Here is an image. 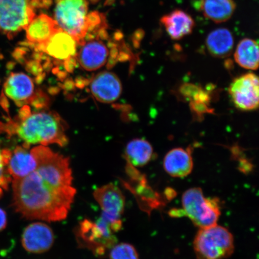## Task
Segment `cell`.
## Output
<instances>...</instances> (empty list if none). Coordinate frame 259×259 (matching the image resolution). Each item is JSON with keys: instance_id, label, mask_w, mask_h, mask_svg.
Segmentation results:
<instances>
[{"instance_id": "d6986e66", "label": "cell", "mask_w": 259, "mask_h": 259, "mask_svg": "<svg viewBox=\"0 0 259 259\" xmlns=\"http://www.w3.org/2000/svg\"><path fill=\"white\" fill-rule=\"evenodd\" d=\"M198 6L204 16L215 23L229 20L236 10L234 0H199Z\"/></svg>"}, {"instance_id": "8fae6325", "label": "cell", "mask_w": 259, "mask_h": 259, "mask_svg": "<svg viewBox=\"0 0 259 259\" xmlns=\"http://www.w3.org/2000/svg\"><path fill=\"white\" fill-rule=\"evenodd\" d=\"M54 235L50 226L41 222L28 225L22 236V244L31 253L40 254L50 250L54 244Z\"/></svg>"}, {"instance_id": "8992f818", "label": "cell", "mask_w": 259, "mask_h": 259, "mask_svg": "<svg viewBox=\"0 0 259 259\" xmlns=\"http://www.w3.org/2000/svg\"><path fill=\"white\" fill-rule=\"evenodd\" d=\"M88 0H56L54 20L61 30L82 43L88 31Z\"/></svg>"}, {"instance_id": "5b68a950", "label": "cell", "mask_w": 259, "mask_h": 259, "mask_svg": "<svg viewBox=\"0 0 259 259\" xmlns=\"http://www.w3.org/2000/svg\"><path fill=\"white\" fill-rule=\"evenodd\" d=\"M218 198H207L199 187L188 189L182 196L184 214L199 229L218 224L221 215V206Z\"/></svg>"}, {"instance_id": "ac0fdd59", "label": "cell", "mask_w": 259, "mask_h": 259, "mask_svg": "<svg viewBox=\"0 0 259 259\" xmlns=\"http://www.w3.org/2000/svg\"><path fill=\"white\" fill-rule=\"evenodd\" d=\"M7 166L8 173L14 180L20 179L35 169L37 162L27 148L18 147L11 153Z\"/></svg>"}, {"instance_id": "ba28073f", "label": "cell", "mask_w": 259, "mask_h": 259, "mask_svg": "<svg viewBox=\"0 0 259 259\" xmlns=\"http://www.w3.org/2000/svg\"><path fill=\"white\" fill-rule=\"evenodd\" d=\"M108 37L106 28L86 35L76 56L77 62L83 70L93 72L105 66L111 53L104 41Z\"/></svg>"}, {"instance_id": "7c38bea8", "label": "cell", "mask_w": 259, "mask_h": 259, "mask_svg": "<svg viewBox=\"0 0 259 259\" xmlns=\"http://www.w3.org/2000/svg\"><path fill=\"white\" fill-rule=\"evenodd\" d=\"M94 197L99 204L102 213L113 220H121L125 208V197L119 188L110 183L97 188Z\"/></svg>"}, {"instance_id": "5bb4252c", "label": "cell", "mask_w": 259, "mask_h": 259, "mask_svg": "<svg viewBox=\"0 0 259 259\" xmlns=\"http://www.w3.org/2000/svg\"><path fill=\"white\" fill-rule=\"evenodd\" d=\"M6 96L19 106L30 103L34 97V84L31 77L24 73H12L4 86Z\"/></svg>"}, {"instance_id": "30bf717a", "label": "cell", "mask_w": 259, "mask_h": 259, "mask_svg": "<svg viewBox=\"0 0 259 259\" xmlns=\"http://www.w3.org/2000/svg\"><path fill=\"white\" fill-rule=\"evenodd\" d=\"M78 45L75 38L60 28L47 42L36 47L55 60L66 62L76 57Z\"/></svg>"}, {"instance_id": "52a82bcc", "label": "cell", "mask_w": 259, "mask_h": 259, "mask_svg": "<svg viewBox=\"0 0 259 259\" xmlns=\"http://www.w3.org/2000/svg\"><path fill=\"white\" fill-rule=\"evenodd\" d=\"M34 9L31 0H0V32L14 37L34 18Z\"/></svg>"}, {"instance_id": "ffe728a7", "label": "cell", "mask_w": 259, "mask_h": 259, "mask_svg": "<svg viewBox=\"0 0 259 259\" xmlns=\"http://www.w3.org/2000/svg\"><path fill=\"white\" fill-rule=\"evenodd\" d=\"M206 45L207 50L213 57L226 58L232 54L234 49V37L228 29H216L210 32L207 36Z\"/></svg>"}, {"instance_id": "603a6c76", "label": "cell", "mask_w": 259, "mask_h": 259, "mask_svg": "<svg viewBox=\"0 0 259 259\" xmlns=\"http://www.w3.org/2000/svg\"><path fill=\"white\" fill-rule=\"evenodd\" d=\"M110 250L109 259H139L134 246L128 243L115 244Z\"/></svg>"}, {"instance_id": "3957f363", "label": "cell", "mask_w": 259, "mask_h": 259, "mask_svg": "<svg viewBox=\"0 0 259 259\" xmlns=\"http://www.w3.org/2000/svg\"><path fill=\"white\" fill-rule=\"evenodd\" d=\"M122 226L121 220H112L102 213L95 222L85 219L79 223L76 231L77 241L81 247L101 257L116 244L115 234Z\"/></svg>"}, {"instance_id": "e0dca14e", "label": "cell", "mask_w": 259, "mask_h": 259, "mask_svg": "<svg viewBox=\"0 0 259 259\" xmlns=\"http://www.w3.org/2000/svg\"><path fill=\"white\" fill-rule=\"evenodd\" d=\"M60 28L54 19L47 15L35 16L25 28L29 44L40 45L47 42Z\"/></svg>"}, {"instance_id": "44dd1931", "label": "cell", "mask_w": 259, "mask_h": 259, "mask_svg": "<svg viewBox=\"0 0 259 259\" xmlns=\"http://www.w3.org/2000/svg\"><path fill=\"white\" fill-rule=\"evenodd\" d=\"M154 150L151 144L143 139H136L126 146L125 156L133 167H143L153 159Z\"/></svg>"}, {"instance_id": "9a60e30c", "label": "cell", "mask_w": 259, "mask_h": 259, "mask_svg": "<svg viewBox=\"0 0 259 259\" xmlns=\"http://www.w3.org/2000/svg\"><path fill=\"white\" fill-rule=\"evenodd\" d=\"M163 167L171 177L184 178L189 176L193 169V160L189 149L174 148L165 155Z\"/></svg>"}, {"instance_id": "cb8c5ba5", "label": "cell", "mask_w": 259, "mask_h": 259, "mask_svg": "<svg viewBox=\"0 0 259 259\" xmlns=\"http://www.w3.org/2000/svg\"><path fill=\"white\" fill-rule=\"evenodd\" d=\"M6 166H7V165L3 157L2 152L0 151V188L7 190L12 178L8 173V169H5Z\"/></svg>"}, {"instance_id": "4fadbf2b", "label": "cell", "mask_w": 259, "mask_h": 259, "mask_svg": "<svg viewBox=\"0 0 259 259\" xmlns=\"http://www.w3.org/2000/svg\"><path fill=\"white\" fill-rule=\"evenodd\" d=\"M90 92L97 101L110 103L116 101L122 93V84L115 73L103 72L91 80Z\"/></svg>"}, {"instance_id": "7a4b0ae2", "label": "cell", "mask_w": 259, "mask_h": 259, "mask_svg": "<svg viewBox=\"0 0 259 259\" xmlns=\"http://www.w3.org/2000/svg\"><path fill=\"white\" fill-rule=\"evenodd\" d=\"M16 125L15 132L24 142L25 147L29 145L46 146L56 144L63 147L67 143L64 121L57 113L41 111L28 113Z\"/></svg>"}, {"instance_id": "7402d4cb", "label": "cell", "mask_w": 259, "mask_h": 259, "mask_svg": "<svg viewBox=\"0 0 259 259\" xmlns=\"http://www.w3.org/2000/svg\"><path fill=\"white\" fill-rule=\"evenodd\" d=\"M234 58L236 63L244 69L255 70L258 67V46L256 41L244 38L236 47Z\"/></svg>"}, {"instance_id": "9c48e42d", "label": "cell", "mask_w": 259, "mask_h": 259, "mask_svg": "<svg viewBox=\"0 0 259 259\" xmlns=\"http://www.w3.org/2000/svg\"><path fill=\"white\" fill-rule=\"evenodd\" d=\"M229 92L236 108L241 111L258 108L259 81L256 74L248 73L237 77L231 84Z\"/></svg>"}, {"instance_id": "277c9868", "label": "cell", "mask_w": 259, "mask_h": 259, "mask_svg": "<svg viewBox=\"0 0 259 259\" xmlns=\"http://www.w3.org/2000/svg\"><path fill=\"white\" fill-rule=\"evenodd\" d=\"M197 259H226L235 251L234 236L218 224L199 229L193 241Z\"/></svg>"}, {"instance_id": "d4e9b609", "label": "cell", "mask_w": 259, "mask_h": 259, "mask_svg": "<svg viewBox=\"0 0 259 259\" xmlns=\"http://www.w3.org/2000/svg\"><path fill=\"white\" fill-rule=\"evenodd\" d=\"M7 222V215L5 210L0 208V231L6 228Z\"/></svg>"}, {"instance_id": "6da1fadb", "label": "cell", "mask_w": 259, "mask_h": 259, "mask_svg": "<svg viewBox=\"0 0 259 259\" xmlns=\"http://www.w3.org/2000/svg\"><path fill=\"white\" fill-rule=\"evenodd\" d=\"M34 155L35 169L13 181V206L27 219L62 221L76 194L69 159L46 147L37 148Z\"/></svg>"}, {"instance_id": "2e32d148", "label": "cell", "mask_w": 259, "mask_h": 259, "mask_svg": "<svg viewBox=\"0 0 259 259\" xmlns=\"http://www.w3.org/2000/svg\"><path fill=\"white\" fill-rule=\"evenodd\" d=\"M160 22L170 38L177 40L192 33L195 26L192 16L178 9L162 16Z\"/></svg>"}]
</instances>
